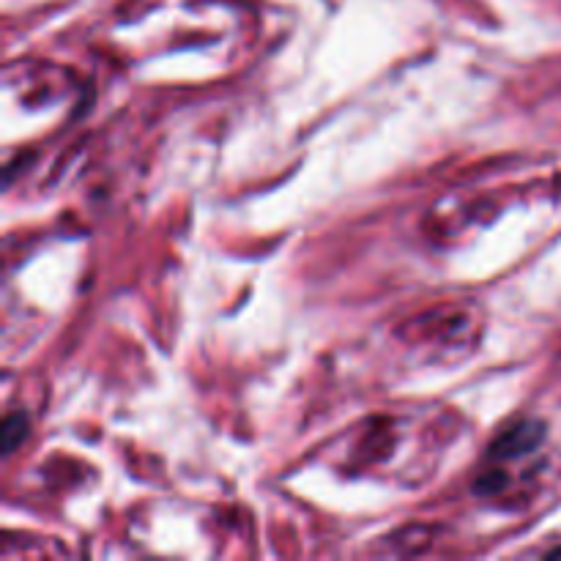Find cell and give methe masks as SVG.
<instances>
[{"mask_svg":"<svg viewBox=\"0 0 561 561\" xmlns=\"http://www.w3.org/2000/svg\"><path fill=\"white\" fill-rule=\"evenodd\" d=\"M545 438V425L542 422H534V419H526V422H518L510 430H504L493 447H490V455L496 460H512L520 458V455H529L531 449H537Z\"/></svg>","mask_w":561,"mask_h":561,"instance_id":"cell-1","label":"cell"},{"mask_svg":"<svg viewBox=\"0 0 561 561\" xmlns=\"http://www.w3.org/2000/svg\"><path fill=\"white\" fill-rule=\"evenodd\" d=\"M28 433V419L22 414H9L3 419V452L11 455L17 444H20L22 438Z\"/></svg>","mask_w":561,"mask_h":561,"instance_id":"cell-2","label":"cell"}]
</instances>
